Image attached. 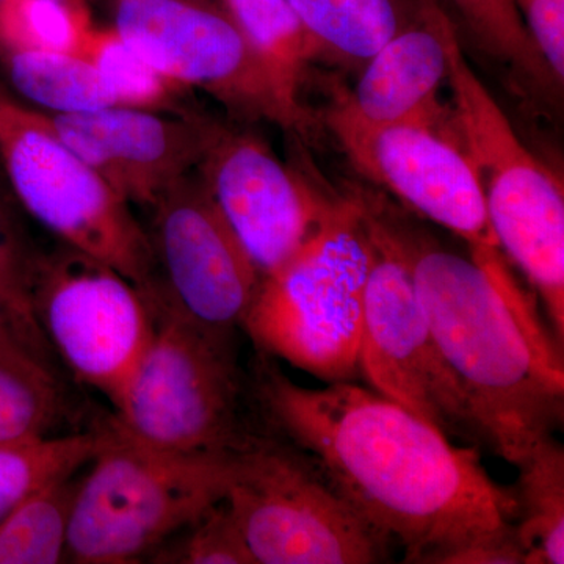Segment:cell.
I'll list each match as a JSON object with an SVG mask.
<instances>
[{
  "instance_id": "cell-19",
  "label": "cell",
  "mask_w": 564,
  "mask_h": 564,
  "mask_svg": "<svg viewBox=\"0 0 564 564\" xmlns=\"http://www.w3.org/2000/svg\"><path fill=\"white\" fill-rule=\"evenodd\" d=\"M14 90L51 115L120 106L91 63L77 54L0 51Z\"/></svg>"
},
{
  "instance_id": "cell-18",
  "label": "cell",
  "mask_w": 564,
  "mask_h": 564,
  "mask_svg": "<svg viewBox=\"0 0 564 564\" xmlns=\"http://www.w3.org/2000/svg\"><path fill=\"white\" fill-rule=\"evenodd\" d=\"M519 469L516 533L527 564L564 563V448L554 436L534 445Z\"/></svg>"
},
{
  "instance_id": "cell-22",
  "label": "cell",
  "mask_w": 564,
  "mask_h": 564,
  "mask_svg": "<svg viewBox=\"0 0 564 564\" xmlns=\"http://www.w3.org/2000/svg\"><path fill=\"white\" fill-rule=\"evenodd\" d=\"M99 444L101 430L0 444V521L43 486L70 477L90 463Z\"/></svg>"
},
{
  "instance_id": "cell-21",
  "label": "cell",
  "mask_w": 564,
  "mask_h": 564,
  "mask_svg": "<svg viewBox=\"0 0 564 564\" xmlns=\"http://www.w3.org/2000/svg\"><path fill=\"white\" fill-rule=\"evenodd\" d=\"M325 54L366 63L402 28L395 0H289Z\"/></svg>"
},
{
  "instance_id": "cell-3",
  "label": "cell",
  "mask_w": 564,
  "mask_h": 564,
  "mask_svg": "<svg viewBox=\"0 0 564 564\" xmlns=\"http://www.w3.org/2000/svg\"><path fill=\"white\" fill-rule=\"evenodd\" d=\"M456 139L484 193L500 250L533 285L556 339L564 340L563 182L519 139L513 124L445 24Z\"/></svg>"
},
{
  "instance_id": "cell-27",
  "label": "cell",
  "mask_w": 564,
  "mask_h": 564,
  "mask_svg": "<svg viewBox=\"0 0 564 564\" xmlns=\"http://www.w3.org/2000/svg\"><path fill=\"white\" fill-rule=\"evenodd\" d=\"M39 252L32 250L17 223L0 203V295L31 350L47 364L50 345L32 311L31 291Z\"/></svg>"
},
{
  "instance_id": "cell-24",
  "label": "cell",
  "mask_w": 564,
  "mask_h": 564,
  "mask_svg": "<svg viewBox=\"0 0 564 564\" xmlns=\"http://www.w3.org/2000/svg\"><path fill=\"white\" fill-rule=\"evenodd\" d=\"M77 55L101 74L120 106L184 113L177 107V96L185 88L159 73L117 29L93 28Z\"/></svg>"
},
{
  "instance_id": "cell-11",
  "label": "cell",
  "mask_w": 564,
  "mask_h": 564,
  "mask_svg": "<svg viewBox=\"0 0 564 564\" xmlns=\"http://www.w3.org/2000/svg\"><path fill=\"white\" fill-rule=\"evenodd\" d=\"M31 302L47 345L77 380L117 406L154 336L148 296L107 263L65 245L39 256Z\"/></svg>"
},
{
  "instance_id": "cell-30",
  "label": "cell",
  "mask_w": 564,
  "mask_h": 564,
  "mask_svg": "<svg viewBox=\"0 0 564 564\" xmlns=\"http://www.w3.org/2000/svg\"><path fill=\"white\" fill-rule=\"evenodd\" d=\"M0 366L13 367L22 372L52 375L51 367L41 361L25 343L2 295H0Z\"/></svg>"
},
{
  "instance_id": "cell-12",
  "label": "cell",
  "mask_w": 564,
  "mask_h": 564,
  "mask_svg": "<svg viewBox=\"0 0 564 564\" xmlns=\"http://www.w3.org/2000/svg\"><path fill=\"white\" fill-rule=\"evenodd\" d=\"M196 172V170H195ZM150 236L159 292L169 306L212 332L242 326L262 276L198 172L155 203Z\"/></svg>"
},
{
  "instance_id": "cell-4",
  "label": "cell",
  "mask_w": 564,
  "mask_h": 564,
  "mask_svg": "<svg viewBox=\"0 0 564 564\" xmlns=\"http://www.w3.org/2000/svg\"><path fill=\"white\" fill-rule=\"evenodd\" d=\"M229 452L161 451L106 423L74 492L66 562L124 564L150 554L225 499Z\"/></svg>"
},
{
  "instance_id": "cell-10",
  "label": "cell",
  "mask_w": 564,
  "mask_h": 564,
  "mask_svg": "<svg viewBox=\"0 0 564 564\" xmlns=\"http://www.w3.org/2000/svg\"><path fill=\"white\" fill-rule=\"evenodd\" d=\"M115 29L166 79L198 88L240 122L310 132L220 0H120Z\"/></svg>"
},
{
  "instance_id": "cell-29",
  "label": "cell",
  "mask_w": 564,
  "mask_h": 564,
  "mask_svg": "<svg viewBox=\"0 0 564 564\" xmlns=\"http://www.w3.org/2000/svg\"><path fill=\"white\" fill-rule=\"evenodd\" d=\"M558 87L564 80V0H514Z\"/></svg>"
},
{
  "instance_id": "cell-8",
  "label": "cell",
  "mask_w": 564,
  "mask_h": 564,
  "mask_svg": "<svg viewBox=\"0 0 564 564\" xmlns=\"http://www.w3.org/2000/svg\"><path fill=\"white\" fill-rule=\"evenodd\" d=\"M0 161L24 209L63 245L98 259L150 295L158 288L150 234L46 113L0 95Z\"/></svg>"
},
{
  "instance_id": "cell-15",
  "label": "cell",
  "mask_w": 564,
  "mask_h": 564,
  "mask_svg": "<svg viewBox=\"0 0 564 564\" xmlns=\"http://www.w3.org/2000/svg\"><path fill=\"white\" fill-rule=\"evenodd\" d=\"M110 106L47 115L52 131L129 204L154 207L176 182L198 169L218 121Z\"/></svg>"
},
{
  "instance_id": "cell-1",
  "label": "cell",
  "mask_w": 564,
  "mask_h": 564,
  "mask_svg": "<svg viewBox=\"0 0 564 564\" xmlns=\"http://www.w3.org/2000/svg\"><path fill=\"white\" fill-rule=\"evenodd\" d=\"M263 413L307 452L404 563L525 564L518 500L486 473L477 448L377 391L334 381L311 389L259 367Z\"/></svg>"
},
{
  "instance_id": "cell-28",
  "label": "cell",
  "mask_w": 564,
  "mask_h": 564,
  "mask_svg": "<svg viewBox=\"0 0 564 564\" xmlns=\"http://www.w3.org/2000/svg\"><path fill=\"white\" fill-rule=\"evenodd\" d=\"M182 532L172 547L159 551L155 563L258 564L225 499Z\"/></svg>"
},
{
  "instance_id": "cell-23",
  "label": "cell",
  "mask_w": 564,
  "mask_h": 564,
  "mask_svg": "<svg viewBox=\"0 0 564 564\" xmlns=\"http://www.w3.org/2000/svg\"><path fill=\"white\" fill-rule=\"evenodd\" d=\"M77 481L43 486L0 521V564H57L65 560Z\"/></svg>"
},
{
  "instance_id": "cell-16",
  "label": "cell",
  "mask_w": 564,
  "mask_h": 564,
  "mask_svg": "<svg viewBox=\"0 0 564 564\" xmlns=\"http://www.w3.org/2000/svg\"><path fill=\"white\" fill-rule=\"evenodd\" d=\"M448 20L440 0H419V20L364 63L355 90L329 111V124L370 129L444 118L437 91L448 76Z\"/></svg>"
},
{
  "instance_id": "cell-9",
  "label": "cell",
  "mask_w": 564,
  "mask_h": 564,
  "mask_svg": "<svg viewBox=\"0 0 564 564\" xmlns=\"http://www.w3.org/2000/svg\"><path fill=\"white\" fill-rule=\"evenodd\" d=\"M370 242L359 372L445 436L481 437L473 410L437 347L410 258L393 221L362 203Z\"/></svg>"
},
{
  "instance_id": "cell-13",
  "label": "cell",
  "mask_w": 564,
  "mask_h": 564,
  "mask_svg": "<svg viewBox=\"0 0 564 564\" xmlns=\"http://www.w3.org/2000/svg\"><path fill=\"white\" fill-rule=\"evenodd\" d=\"M196 172L262 278L291 262L343 203L311 187L259 137L221 122Z\"/></svg>"
},
{
  "instance_id": "cell-6",
  "label": "cell",
  "mask_w": 564,
  "mask_h": 564,
  "mask_svg": "<svg viewBox=\"0 0 564 564\" xmlns=\"http://www.w3.org/2000/svg\"><path fill=\"white\" fill-rule=\"evenodd\" d=\"M229 455L225 500L258 564L388 562L391 541L299 445L248 433Z\"/></svg>"
},
{
  "instance_id": "cell-25",
  "label": "cell",
  "mask_w": 564,
  "mask_h": 564,
  "mask_svg": "<svg viewBox=\"0 0 564 564\" xmlns=\"http://www.w3.org/2000/svg\"><path fill=\"white\" fill-rule=\"evenodd\" d=\"M91 29L82 0H0V51L77 54Z\"/></svg>"
},
{
  "instance_id": "cell-2",
  "label": "cell",
  "mask_w": 564,
  "mask_h": 564,
  "mask_svg": "<svg viewBox=\"0 0 564 564\" xmlns=\"http://www.w3.org/2000/svg\"><path fill=\"white\" fill-rule=\"evenodd\" d=\"M399 229L437 347L481 437L514 464L563 423V344L497 245L459 254Z\"/></svg>"
},
{
  "instance_id": "cell-20",
  "label": "cell",
  "mask_w": 564,
  "mask_h": 564,
  "mask_svg": "<svg viewBox=\"0 0 564 564\" xmlns=\"http://www.w3.org/2000/svg\"><path fill=\"white\" fill-rule=\"evenodd\" d=\"M478 50L502 66L522 96L562 88L538 50L514 0H451Z\"/></svg>"
},
{
  "instance_id": "cell-17",
  "label": "cell",
  "mask_w": 564,
  "mask_h": 564,
  "mask_svg": "<svg viewBox=\"0 0 564 564\" xmlns=\"http://www.w3.org/2000/svg\"><path fill=\"white\" fill-rule=\"evenodd\" d=\"M220 2L270 70L284 98L296 109H304L300 90L311 63L325 51L304 28L289 0Z\"/></svg>"
},
{
  "instance_id": "cell-7",
  "label": "cell",
  "mask_w": 564,
  "mask_h": 564,
  "mask_svg": "<svg viewBox=\"0 0 564 564\" xmlns=\"http://www.w3.org/2000/svg\"><path fill=\"white\" fill-rule=\"evenodd\" d=\"M154 336L109 425L161 451L228 454L248 430L232 334L204 328L151 300Z\"/></svg>"
},
{
  "instance_id": "cell-26",
  "label": "cell",
  "mask_w": 564,
  "mask_h": 564,
  "mask_svg": "<svg viewBox=\"0 0 564 564\" xmlns=\"http://www.w3.org/2000/svg\"><path fill=\"white\" fill-rule=\"evenodd\" d=\"M62 408L54 375L0 366V444L51 434Z\"/></svg>"
},
{
  "instance_id": "cell-5",
  "label": "cell",
  "mask_w": 564,
  "mask_h": 564,
  "mask_svg": "<svg viewBox=\"0 0 564 564\" xmlns=\"http://www.w3.org/2000/svg\"><path fill=\"white\" fill-rule=\"evenodd\" d=\"M370 259L362 202L343 199L291 262L262 278L242 328L263 355L326 383L351 381Z\"/></svg>"
},
{
  "instance_id": "cell-14",
  "label": "cell",
  "mask_w": 564,
  "mask_h": 564,
  "mask_svg": "<svg viewBox=\"0 0 564 564\" xmlns=\"http://www.w3.org/2000/svg\"><path fill=\"white\" fill-rule=\"evenodd\" d=\"M362 174L469 247L497 245L484 193L456 133L440 120L352 128L329 124Z\"/></svg>"
}]
</instances>
